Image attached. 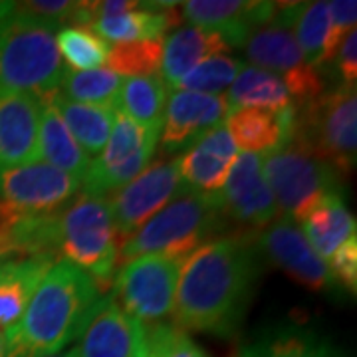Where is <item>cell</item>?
Masks as SVG:
<instances>
[{
    "label": "cell",
    "mask_w": 357,
    "mask_h": 357,
    "mask_svg": "<svg viewBox=\"0 0 357 357\" xmlns=\"http://www.w3.org/2000/svg\"><path fill=\"white\" fill-rule=\"evenodd\" d=\"M222 217L248 229H264L278 218V208L262 173V155L238 153L217 195Z\"/></svg>",
    "instance_id": "14"
},
{
    "label": "cell",
    "mask_w": 357,
    "mask_h": 357,
    "mask_svg": "<svg viewBox=\"0 0 357 357\" xmlns=\"http://www.w3.org/2000/svg\"><path fill=\"white\" fill-rule=\"evenodd\" d=\"M14 10V2H8V0H0V22L4 18H8Z\"/></svg>",
    "instance_id": "41"
},
{
    "label": "cell",
    "mask_w": 357,
    "mask_h": 357,
    "mask_svg": "<svg viewBox=\"0 0 357 357\" xmlns=\"http://www.w3.org/2000/svg\"><path fill=\"white\" fill-rule=\"evenodd\" d=\"M133 324L115 300L107 294L88 328L84 330L76 357H129L133 349Z\"/></svg>",
    "instance_id": "24"
},
{
    "label": "cell",
    "mask_w": 357,
    "mask_h": 357,
    "mask_svg": "<svg viewBox=\"0 0 357 357\" xmlns=\"http://www.w3.org/2000/svg\"><path fill=\"white\" fill-rule=\"evenodd\" d=\"M294 135L340 173L347 175L357 157L356 86L324 89L316 100L296 107Z\"/></svg>",
    "instance_id": "7"
},
{
    "label": "cell",
    "mask_w": 357,
    "mask_h": 357,
    "mask_svg": "<svg viewBox=\"0 0 357 357\" xmlns=\"http://www.w3.org/2000/svg\"><path fill=\"white\" fill-rule=\"evenodd\" d=\"M229 103L225 96H206L197 91H173L167 100L159 143L163 153L181 155L208 131L225 123Z\"/></svg>",
    "instance_id": "15"
},
{
    "label": "cell",
    "mask_w": 357,
    "mask_h": 357,
    "mask_svg": "<svg viewBox=\"0 0 357 357\" xmlns=\"http://www.w3.org/2000/svg\"><path fill=\"white\" fill-rule=\"evenodd\" d=\"M159 135V131L141 128L115 109L112 135L102 153L91 159L82 178V192L107 199V195L123 189L149 165Z\"/></svg>",
    "instance_id": "10"
},
{
    "label": "cell",
    "mask_w": 357,
    "mask_h": 357,
    "mask_svg": "<svg viewBox=\"0 0 357 357\" xmlns=\"http://www.w3.org/2000/svg\"><path fill=\"white\" fill-rule=\"evenodd\" d=\"M151 357H208L197 342L185 330L175 324L159 321L145 326Z\"/></svg>",
    "instance_id": "35"
},
{
    "label": "cell",
    "mask_w": 357,
    "mask_h": 357,
    "mask_svg": "<svg viewBox=\"0 0 357 357\" xmlns=\"http://www.w3.org/2000/svg\"><path fill=\"white\" fill-rule=\"evenodd\" d=\"M56 262L50 256L0 258V332L20 319L32 294Z\"/></svg>",
    "instance_id": "22"
},
{
    "label": "cell",
    "mask_w": 357,
    "mask_h": 357,
    "mask_svg": "<svg viewBox=\"0 0 357 357\" xmlns=\"http://www.w3.org/2000/svg\"><path fill=\"white\" fill-rule=\"evenodd\" d=\"M60 260L84 270L105 296L119 270V238L109 199L79 192L60 215Z\"/></svg>",
    "instance_id": "4"
},
{
    "label": "cell",
    "mask_w": 357,
    "mask_h": 357,
    "mask_svg": "<svg viewBox=\"0 0 357 357\" xmlns=\"http://www.w3.org/2000/svg\"><path fill=\"white\" fill-rule=\"evenodd\" d=\"M230 46L217 32L203 30L197 26H183L171 32L163 40V58H161V79L167 89H175L178 82L195 70L204 60L227 54Z\"/></svg>",
    "instance_id": "21"
},
{
    "label": "cell",
    "mask_w": 357,
    "mask_h": 357,
    "mask_svg": "<svg viewBox=\"0 0 357 357\" xmlns=\"http://www.w3.org/2000/svg\"><path fill=\"white\" fill-rule=\"evenodd\" d=\"M177 6L178 2H137L131 10L98 18L88 30L114 44L163 40L167 30L178 22Z\"/></svg>",
    "instance_id": "20"
},
{
    "label": "cell",
    "mask_w": 357,
    "mask_h": 357,
    "mask_svg": "<svg viewBox=\"0 0 357 357\" xmlns=\"http://www.w3.org/2000/svg\"><path fill=\"white\" fill-rule=\"evenodd\" d=\"M258 250L268 256L272 264L282 268L290 278L314 292H337L340 284L328 264L319 258L306 241L300 225L290 218L278 217L258 234Z\"/></svg>",
    "instance_id": "13"
},
{
    "label": "cell",
    "mask_w": 357,
    "mask_h": 357,
    "mask_svg": "<svg viewBox=\"0 0 357 357\" xmlns=\"http://www.w3.org/2000/svg\"><path fill=\"white\" fill-rule=\"evenodd\" d=\"M56 36L13 14L0 22V98L10 93L46 96L66 74Z\"/></svg>",
    "instance_id": "5"
},
{
    "label": "cell",
    "mask_w": 357,
    "mask_h": 357,
    "mask_svg": "<svg viewBox=\"0 0 357 357\" xmlns=\"http://www.w3.org/2000/svg\"><path fill=\"white\" fill-rule=\"evenodd\" d=\"M244 66L246 64L241 58L218 54L191 70L173 91L181 89V91H197L206 96H225V91H229L232 82L244 70Z\"/></svg>",
    "instance_id": "34"
},
{
    "label": "cell",
    "mask_w": 357,
    "mask_h": 357,
    "mask_svg": "<svg viewBox=\"0 0 357 357\" xmlns=\"http://www.w3.org/2000/svg\"><path fill=\"white\" fill-rule=\"evenodd\" d=\"M183 260L145 255L119 266L112 298L129 318L145 326L165 321L173 314Z\"/></svg>",
    "instance_id": "8"
},
{
    "label": "cell",
    "mask_w": 357,
    "mask_h": 357,
    "mask_svg": "<svg viewBox=\"0 0 357 357\" xmlns=\"http://www.w3.org/2000/svg\"><path fill=\"white\" fill-rule=\"evenodd\" d=\"M103 294L84 270L56 262L32 294L24 314L4 332V357H52L82 337Z\"/></svg>",
    "instance_id": "2"
},
{
    "label": "cell",
    "mask_w": 357,
    "mask_h": 357,
    "mask_svg": "<svg viewBox=\"0 0 357 357\" xmlns=\"http://www.w3.org/2000/svg\"><path fill=\"white\" fill-rule=\"evenodd\" d=\"M183 18L192 26L217 32L230 48H241L248 34L274 18L276 2L260 0H191L181 4Z\"/></svg>",
    "instance_id": "16"
},
{
    "label": "cell",
    "mask_w": 357,
    "mask_h": 357,
    "mask_svg": "<svg viewBox=\"0 0 357 357\" xmlns=\"http://www.w3.org/2000/svg\"><path fill=\"white\" fill-rule=\"evenodd\" d=\"M314 252L328 262L340 246L356 234V218L345 204L344 191L328 192L300 222Z\"/></svg>",
    "instance_id": "25"
},
{
    "label": "cell",
    "mask_w": 357,
    "mask_h": 357,
    "mask_svg": "<svg viewBox=\"0 0 357 357\" xmlns=\"http://www.w3.org/2000/svg\"><path fill=\"white\" fill-rule=\"evenodd\" d=\"M52 102L58 107L66 128L70 129L72 137L84 149V153L88 155L89 159H96L102 153L112 135L115 121L114 107L70 102L58 89L52 91Z\"/></svg>",
    "instance_id": "28"
},
{
    "label": "cell",
    "mask_w": 357,
    "mask_h": 357,
    "mask_svg": "<svg viewBox=\"0 0 357 357\" xmlns=\"http://www.w3.org/2000/svg\"><path fill=\"white\" fill-rule=\"evenodd\" d=\"M40 105L34 93H10L0 98V169L36 161Z\"/></svg>",
    "instance_id": "18"
},
{
    "label": "cell",
    "mask_w": 357,
    "mask_h": 357,
    "mask_svg": "<svg viewBox=\"0 0 357 357\" xmlns=\"http://www.w3.org/2000/svg\"><path fill=\"white\" fill-rule=\"evenodd\" d=\"M278 14L290 26L304 60L316 72L324 70V56L330 36L328 2H288L278 4Z\"/></svg>",
    "instance_id": "27"
},
{
    "label": "cell",
    "mask_w": 357,
    "mask_h": 357,
    "mask_svg": "<svg viewBox=\"0 0 357 357\" xmlns=\"http://www.w3.org/2000/svg\"><path fill=\"white\" fill-rule=\"evenodd\" d=\"M129 357H151L145 324H141L137 319L133 324V349H131V356Z\"/></svg>",
    "instance_id": "40"
},
{
    "label": "cell",
    "mask_w": 357,
    "mask_h": 357,
    "mask_svg": "<svg viewBox=\"0 0 357 357\" xmlns=\"http://www.w3.org/2000/svg\"><path fill=\"white\" fill-rule=\"evenodd\" d=\"M82 192V181L32 161L0 169V217H56Z\"/></svg>",
    "instance_id": "9"
},
{
    "label": "cell",
    "mask_w": 357,
    "mask_h": 357,
    "mask_svg": "<svg viewBox=\"0 0 357 357\" xmlns=\"http://www.w3.org/2000/svg\"><path fill=\"white\" fill-rule=\"evenodd\" d=\"M227 103H229V112L238 107L284 109V107H292L294 100L280 76L255 66H244L243 72L229 88Z\"/></svg>",
    "instance_id": "30"
},
{
    "label": "cell",
    "mask_w": 357,
    "mask_h": 357,
    "mask_svg": "<svg viewBox=\"0 0 357 357\" xmlns=\"http://www.w3.org/2000/svg\"><path fill=\"white\" fill-rule=\"evenodd\" d=\"M178 157V173L185 187L201 195H218L230 169L234 165L238 149L230 139L225 123L208 131L191 149Z\"/></svg>",
    "instance_id": "17"
},
{
    "label": "cell",
    "mask_w": 357,
    "mask_h": 357,
    "mask_svg": "<svg viewBox=\"0 0 357 357\" xmlns=\"http://www.w3.org/2000/svg\"><path fill=\"white\" fill-rule=\"evenodd\" d=\"M330 8V36L324 56V68L332 66L335 52L354 30L357 22V2L356 0H333L328 2Z\"/></svg>",
    "instance_id": "37"
},
{
    "label": "cell",
    "mask_w": 357,
    "mask_h": 357,
    "mask_svg": "<svg viewBox=\"0 0 357 357\" xmlns=\"http://www.w3.org/2000/svg\"><path fill=\"white\" fill-rule=\"evenodd\" d=\"M52 357H76V345L74 347H70V349H66L62 354H58V356H52Z\"/></svg>",
    "instance_id": "42"
},
{
    "label": "cell",
    "mask_w": 357,
    "mask_h": 357,
    "mask_svg": "<svg viewBox=\"0 0 357 357\" xmlns=\"http://www.w3.org/2000/svg\"><path fill=\"white\" fill-rule=\"evenodd\" d=\"M187 191L189 189L178 173V157L145 167V171L129 185L114 192L109 201L119 246L161 208Z\"/></svg>",
    "instance_id": "12"
},
{
    "label": "cell",
    "mask_w": 357,
    "mask_h": 357,
    "mask_svg": "<svg viewBox=\"0 0 357 357\" xmlns=\"http://www.w3.org/2000/svg\"><path fill=\"white\" fill-rule=\"evenodd\" d=\"M243 46L246 58L255 68L282 77L294 103L310 102L324 91V79L319 72L306 64L290 26L286 24L278 10L272 20L255 28Z\"/></svg>",
    "instance_id": "11"
},
{
    "label": "cell",
    "mask_w": 357,
    "mask_h": 357,
    "mask_svg": "<svg viewBox=\"0 0 357 357\" xmlns=\"http://www.w3.org/2000/svg\"><path fill=\"white\" fill-rule=\"evenodd\" d=\"M40 100H42V105H40L36 161L48 163L82 181L91 159L84 153V149L72 137L70 129L66 128L62 115L52 102V91L46 96H40Z\"/></svg>",
    "instance_id": "23"
},
{
    "label": "cell",
    "mask_w": 357,
    "mask_h": 357,
    "mask_svg": "<svg viewBox=\"0 0 357 357\" xmlns=\"http://www.w3.org/2000/svg\"><path fill=\"white\" fill-rule=\"evenodd\" d=\"M0 357H4V333L0 332Z\"/></svg>",
    "instance_id": "43"
},
{
    "label": "cell",
    "mask_w": 357,
    "mask_h": 357,
    "mask_svg": "<svg viewBox=\"0 0 357 357\" xmlns=\"http://www.w3.org/2000/svg\"><path fill=\"white\" fill-rule=\"evenodd\" d=\"M225 220L217 195L183 192L121 243L119 266L145 255L185 260L199 246L218 238Z\"/></svg>",
    "instance_id": "3"
},
{
    "label": "cell",
    "mask_w": 357,
    "mask_h": 357,
    "mask_svg": "<svg viewBox=\"0 0 357 357\" xmlns=\"http://www.w3.org/2000/svg\"><path fill=\"white\" fill-rule=\"evenodd\" d=\"M123 79L126 77L117 76L107 68L84 70V72L66 70L58 91L70 102L102 105V107H114L115 109Z\"/></svg>",
    "instance_id": "31"
},
{
    "label": "cell",
    "mask_w": 357,
    "mask_h": 357,
    "mask_svg": "<svg viewBox=\"0 0 357 357\" xmlns=\"http://www.w3.org/2000/svg\"><path fill=\"white\" fill-rule=\"evenodd\" d=\"M238 357H347L314 328L284 324L241 347Z\"/></svg>",
    "instance_id": "26"
},
{
    "label": "cell",
    "mask_w": 357,
    "mask_h": 357,
    "mask_svg": "<svg viewBox=\"0 0 357 357\" xmlns=\"http://www.w3.org/2000/svg\"><path fill=\"white\" fill-rule=\"evenodd\" d=\"M169 89L163 79L157 76L126 77L115 103L119 114L128 115L131 121L145 129H153L161 133L165 117Z\"/></svg>",
    "instance_id": "29"
},
{
    "label": "cell",
    "mask_w": 357,
    "mask_h": 357,
    "mask_svg": "<svg viewBox=\"0 0 357 357\" xmlns=\"http://www.w3.org/2000/svg\"><path fill=\"white\" fill-rule=\"evenodd\" d=\"M337 284H344L345 290L356 294L357 290V236L349 238L335 255L326 262Z\"/></svg>",
    "instance_id": "38"
},
{
    "label": "cell",
    "mask_w": 357,
    "mask_h": 357,
    "mask_svg": "<svg viewBox=\"0 0 357 357\" xmlns=\"http://www.w3.org/2000/svg\"><path fill=\"white\" fill-rule=\"evenodd\" d=\"M225 128L238 151L266 155L292 139L296 107H238L229 112Z\"/></svg>",
    "instance_id": "19"
},
{
    "label": "cell",
    "mask_w": 357,
    "mask_h": 357,
    "mask_svg": "<svg viewBox=\"0 0 357 357\" xmlns=\"http://www.w3.org/2000/svg\"><path fill=\"white\" fill-rule=\"evenodd\" d=\"M262 173L278 217L300 225L316 204L333 191H344L342 175L314 153L298 135L276 151L262 155Z\"/></svg>",
    "instance_id": "6"
},
{
    "label": "cell",
    "mask_w": 357,
    "mask_h": 357,
    "mask_svg": "<svg viewBox=\"0 0 357 357\" xmlns=\"http://www.w3.org/2000/svg\"><path fill=\"white\" fill-rule=\"evenodd\" d=\"M258 248L252 236H218L181 264L173 324L185 332L232 335L255 296Z\"/></svg>",
    "instance_id": "1"
},
{
    "label": "cell",
    "mask_w": 357,
    "mask_h": 357,
    "mask_svg": "<svg viewBox=\"0 0 357 357\" xmlns=\"http://www.w3.org/2000/svg\"><path fill=\"white\" fill-rule=\"evenodd\" d=\"M77 2L70 0H28V2H14V14L34 22L44 30H62L66 26H74L76 22Z\"/></svg>",
    "instance_id": "36"
},
{
    "label": "cell",
    "mask_w": 357,
    "mask_h": 357,
    "mask_svg": "<svg viewBox=\"0 0 357 357\" xmlns=\"http://www.w3.org/2000/svg\"><path fill=\"white\" fill-rule=\"evenodd\" d=\"M56 46L60 56L76 72L84 70H98L107 62V54L112 50L109 42L102 40L98 34L86 28L66 26L56 34Z\"/></svg>",
    "instance_id": "33"
},
{
    "label": "cell",
    "mask_w": 357,
    "mask_h": 357,
    "mask_svg": "<svg viewBox=\"0 0 357 357\" xmlns=\"http://www.w3.org/2000/svg\"><path fill=\"white\" fill-rule=\"evenodd\" d=\"M332 66L340 72L342 84L356 86L357 79V34L356 30L342 42V46L335 52Z\"/></svg>",
    "instance_id": "39"
},
{
    "label": "cell",
    "mask_w": 357,
    "mask_h": 357,
    "mask_svg": "<svg viewBox=\"0 0 357 357\" xmlns=\"http://www.w3.org/2000/svg\"><path fill=\"white\" fill-rule=\"evenodd\" d=\"M163 58V40L114 44L107 54V70L121 77L157 76Z\"/></svg>",
    "instance_id": "32"
}]
</instances>
